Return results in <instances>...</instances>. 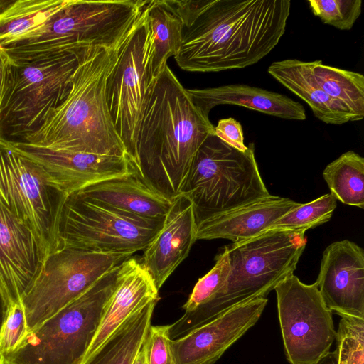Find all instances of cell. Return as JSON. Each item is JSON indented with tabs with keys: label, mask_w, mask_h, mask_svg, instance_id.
<instances>
[{
	"label": "cell",
	"mask_w": 364,
	"mask_h": 364,
	"mask_svg": "<svg viewBox=\"0 0 364 364\" xmlns=\"http://www.w3.org/2000/svg\"><path fill=\"white\" fill-rule=\"evenodd\" d=\"M182 21L174 56L190 72H219L257 63L278 44L289 0H169Z\"/></svg>",
	"instance_id": "obj_1"
},
{
	"label": "cell",
	"mask_w": 364,
	"mask_h": 364,
	"mask_svg": "<svg viewBox=\"0 0 364 364\" xmlns=\"http://www.w3.org/2000/svg\"><path fill=\"white\" fill-rule=\"evenodd\" d=\"M214 126L166 65L149 89L132 164L150 186L173 200Z\"/></svg>",
	"instance_id": "obj_2"
},
{
	"label": "cell",
	"mask_w": 364,
	"mask_h": 364,
	"mask_svg": "<svg viewBox=\"0 0 364 364\" xmlns=\"http://www.w3.org/2000/svg\"><path fill=\"white\" fill-rule=\"evenodd\" d=\"M118 49L82 48L68 95L43 125L22 141L55 150L127 156L105 92Z\"/></svg>",
	"instance_id": "obj_3"
},
{
	"label": "cell",
	"mask_w": 364,
	"mask_h": 364,
	"mask_svg": "<svg viewBox=\"0 0 364 364\" xmlns=\"http://www.w3.org/2000/svg\"><path fill=\"white\" fill-rule=\"evenodd\" d=\"M306 242L304 232L268 231L225 246L230 265L226 282L210 301L171 324V338L183 336L232 307L266 297L294 274Z\"/></svg>",
	"instance_id": "obj_4"
},
{
	"label": "cell",
	"mask_w": 364,
	"mask_h": 364,
	"mask_svg": "<svg viewBox=\"0 0 364 364\" xmlns=\"http://www.w3.org/2000/svg\"><path fill=\"white\" fill-rule=\"evenodd\" d=\"M181 193L192 202L197 224L271 195L259 171L254 144L242 151L215 133L197 151Z\"/></svg>",
	"instance_id": "obj_5"
},
{
	"label": "cell",
	"mask_w": 364,
	"mask_h": 364,
	"mask_svg": "<svg viewBox=\"0 0 364 364\" xmlns=\"http://www.w3.org/2000/svg\"><path fill=\"white\" fill-rule=\"evenodd\" d=\"M119 266L28 332L4 357V364H82L115 289Z\"/></svg>",
	"instance_id": "obj_6"
},
{
	"label": "cell",
	"mask_w": 364,
	"mask_h": 364,
	"mask_svg": "<svg viewBox=\"0 0 364 364\" xmlns=\"http://www.w3.org/2000/svg\"><path fill=\"white\" fill-rule=\"evenodd\" d=\"M82 48L23 64L9 63L1 136L4 134L23 141L43 125L68 95Z\"/></svg>",
	"instance_id": "obj_7"
},
{
	"label": "cell",
	"mask_w": 364,
	"mask_h": 364,
	"mask_svg": "<svg viewBox=\"0 0 364 364\" xmlns=\"http://www.w3.org/2000/svg\"><path fill=\"white\" fill-rule=\"evenodd\" d=\"M162 223L127 215L74 193L65 197L60 206L56 250L70 248L132 255L145 249Z\"/></svg>",
	"instance_id": "obj_8"
},
{
	"label": "cell",
	"mask_w": 364,
	"mask_h": 364,
	"mask_svg": "<svg viewBox=\"0 0 364 364\" xmlns=\"http://www.w3.org/2000/svg\"><path fill=\"white\" fill-rule=\"evenodd\" d=\"M75 249H59L44 260L21 296L28 332L79 297L115 267L130 257Z\"/></svg>",
	"instance_id": "obj_9"
},
{
	"label": "cell",
	"mask_w": 364,
	"mask_h": 364,
	"mask_svg": "<svg viewBox=\"0 0 364 364\" xmlns=\"http://www.w3.org/2000/svg\"><path fill=\"white\" fill-rule=\"evenodd\" d=\"M65 198L49 185L38 164L0 137V199L33 232L44 260L57 248V221Z\"/></svg>",
	"instance_id": "obj_10"
},
{
	"label": "cell",
	"mask_w": 364,
	"mask_h": 364,
	"mask_svg": "<svg viewBox=\"0 0 364 364\" xmlns=\"http://www.w3.org/2000/svg\"><path fill=\"white\" fill-rule=\"evenodd\" d=\"M151 35L144 10L117 50L106 81V98L114 128L129 161L134 158L139 126L154 80Z\"/></svg>",
	"instance_id": "obj_11"
},
{
	"label": "cell",
	"mask_w": 364,
	"mask_h": 364,
	"mask_svg": "<svg viewBox=\"0 0 364 364\" xmlns=\"http://www.w3.org/2000/svg\"><path fill=\"white\" fill-rule=\"evenodd\" d=\"M274 290L287 359L291 364H315L336 340L333 312L315 283L306 284L294 274Z\"/></svg>",
	"instance_id": "obj_12"
},
{
	"label": "cell",
	"mask_w": 364,
	"mask_h": 364,
	"mask_svg": "<svg viewBox=\"0 0 364 364\" xmlns=\"http://www.w3.org/2000/svg\"><path fill=\"white\" fill-rule=\"evenodd\" d=\"M11 142L17 151L44 170L49 185L65 197L98 182L136 171L127 156L55 150L24 141Z\"/></svg>",
	"instance_id": "obj_13"
},
{
	"label": "cell",
	"mask_w": 364,
	"mask_h": 364,
	"mask_svg": "<svg viewBox=\"0 0 364 364\" xmlns=\"http://www.w3.org/2000/svg\"><path fill=\"white\" fill-rule=\"evenodd\" d=\"M267 301L259 297L239 304L171 339L175 364H214L257 322Z\"/></svg>",
	"instance_id": "obj_14"
},
{
	"label": "cell",
	"mask_w": 364,
	"mask_h": 364,
	"mask_svg": "<svg viewBox=\"0 0 364 364\" xmlns=\"http://www.w3.org/2000/svg\"><path fill=\"white\" fill-rule=\"evenodd\" d=\"M315 284L332 312L364 318V251L357 244L344 240L328 245Z\"/></svg>",
	"instance_id": "obj_15"
},
{
	"label": "cell",
	"mask_w": 364,
	"mask_h": 364,
	"mask_svg": "<svg viewBox=\"0 0 364 364\" xmlns=\"http://www.w3.org/2000/svg\"><path fill=\"white\" fill-rule=\"evenodd\" d=\"M43 261L33 232L0 199V294L8 308L21 301Z\"/></svg>",
	"instance_id": "obj_16"
},
{
	"label": "cell",
	"mask_w": 364,
	"mask_h": 364,
	"mask_svg": "<svg viewBox=\"0 0 364 364\" xmlns=\"http://www.w3.org/2000/svg\"><path fill=\"white\" fill-rule=\"evenodd\" d=\"M196 231L193 203L181 193L173 199L160 230L145 247L139 260L159 290L188 255L197 240Z\"/></svg>",
	"instance_id": "obj_17"
},
{
	"label": "cell",
	"mask_w": 364,
	"mask_h": 364,
	"mask_svg": "<svg viewBox=\"0 0 364 364\" xmlns=\"http://www.w3.org/2000/svg\"><path fill=\"white\" fill-rule=\"evenodd\" d=\"M159 300V289L139 260L129 257L119 266L117 284L98 328L83 358V364L132 314Z\"/></svg>",
	"instance_id": "obj_18"
},
{
	"label": "cell",
	"mask_w": 364,
	"mask_h": 364,
	"mask_svg": "<svg viewBox=\"0 0 364 364\" xmlns=\"http://www.w3.org/2000/svg\"><path fill=\"white\" fill-rule=\"evenodd\" d=\"M76 193L109 209L149 221L163 222L173 202L146 183L136 171Z\"/></svg>",
	"instance_id": "obj_19"
},
{
	"label": "cell",
	"mask_w": 364,
	"mask_h": 364,
	"mask_svg": "<svg viewBox=\"0 0 364 364\" xmlns=\"http://www.w3.org/2000/svg\"><path fill=\"white\" fill-rule=\"evenodd\" d=\"M301 203L270 195L247 205L200 221L196 239H228L237 242L252 237Z\"/></svg>",
	"instance_id": "obj_20"
},
{
	"label": "cell",
	"mask_w": 364,
	"mask_h": 364,
	"mask_svg": "<svg viewBox=\"0 0 364 364\" xmlns=\"http://www.w3.org/2000/svg\"><path fill=\"white\" fill-rule=\"evenodd\" d=\"M193 102L206 118L220 105H234L286 119L304 120V106L284 95L247 85L187 89Z\"/></svg>",
	"instance_id": "obj_21"
},
{
	"label": "cell",
	"mask_w": 364,
	"mask_h": 364,
	"mask_svg": "<svg viewBox=\"0 0 364 364\" xmlns=\"http://www.w3.org/2000/svg\"><path fill=\"white\" fill-rule=\"evenodd\" d=\"M268 73L309 105L321 122L341 125L354 122L348 109L328 96L315 80L309 62L287 59L273 62Z\"/></svg>",
	"instance_id": "obj_22"
},
{
	"label": "cell",
	"mask_w": 364,
	"mask_h": 364,
	"mask_svg": "<svg viewBox=\"0 0 364 364\" xmlns=\"http://www.w3.org/2000/svg\"><path fill=\"white\" fill-rule=\"evenodd\" d=\"M66 2L67 0L13 1L0 13V50L36 33Z\"/></svg>",
	"instance_id": "obj_23"
},
{
	"label": "cell",
	"mask_w": 364,
	"mask_h": 364,
	"mask_svg": "<svg viewBox=\"0 0 364 364\" xmlns=\"http://www.w3.org/2000/svg\"><path fill=\"white\" fill-rule=\"evenodd\" d=\"M152 301L129 317L83 364H132L151 326Z\"/></svg>",
	"instance_id": "obj_24"
},
{
	"label": "cell",
	"mask_w": 364,
	"mask_h": 364,
	"mask_svg": "<svg viewBox=\"0 0 364 364\" xmlns=\"http://www.w3.org/2000/svg\"><path fill=\"white\" fill-rule=\"evenodd\" d=\"M144 14L151 30V66L154 79L167 65L168 58L177 54L183 25L169 0L148 1Z\"/></svg>",
	"instance_id": "obj_25"
},
{
	"label": "cell",
	"mask_w": 364,
	"mask_h": 364,
	"mask_svg": "<svg viewBox=\"0 0 364 364\" xmlns=\"http://www.w3.org/2000/svg\"><path fill=\"white\" fill-rule=\"evenodd\" d=\"M312 74L321 89L346 107L354 121L364 117V76L361 73L309 62Z\"/></svg>",
	"instance_id": "obj_26"
},
{
	"label": "cell",
	"mask_w": 364,
	"mask_h": 364,
	"mask_svg": "<svg viewBox=\"0 0 364 364\" xmlns=\"http://www.w3.org/2000/svg\"><path fill=\"white\" fill-rule=\"evenodd\" d=\"M331 193L341 203L364 208V158L348 151L323 171Z\"/></svg>",
	"instance_id": "obj_27"
},
{
	"label": "cell",
	"mask_w": 364,
	"mask_h": 364,
	"mask_svg": "<svg viewBox=\"0 0 364 364\" xmlns=\"http://www.w3.org/2000/svg\"><path fill=\"white\" fill-rule=\"evenodd\" d=\"M336 208V198L331 193L325 194L307 203H301L260 233L268 231L305 233L306 230L330 220Z\"/></svg>",
	"instance_id": "obj_28"
},
{
	"label": "cell",
	"mask_w": 364,
	"mask_h": 364,
	"mask_svg": "<svg viewBox=\"0 0 364 364\" xmlns=\"http://www.w3.org/2000/svg\"><path fill=\"white\" fill-rule=\"evenodd\" d=\"M336 341V348L315 364H364V318L341 317Z\"/></svg>",
	"instance_id": "obj_29"
},
{
	"label": "cell",
	"mask_w": 364,
	"mask_h": 364,
	"mask_svg": "<svg viewBox=\"0 0 364 364\" xmlns=\"http://www.w3.org/2000/svg\"><path fill=\"white\" fill-rule=\"evenodd\" d=\"M214 267L195 284L187 301L182 308L189 314L210 301L224 286L228 277L230 265L225 250L215 257Z\"/></svg>",
	"instance_id": "obj_30"
},
{
	"label": "cell",
	"mask_w": 364,
	"mask_h": 364,
	"mask_svg": "<svg viewBox=\"0 0 364 364\" xmlns=\"http://www.w3.org/2000/svg\"><path fill=\"white\" fill-rule=\"evenodd\" d=\"M313 14L323 23L350 30L361 14V0H310Z\"/></svg>",
	"instance_id": "obj_31"
},
{
	"label": "cell",
	"mask_w": 364,
	"mask_h": 364,
	"mask_svg": "<svg viewBox=\"0 0 364 364\" xmlns=\"http://www.w3.org/2000/svg\"><path fill=\"white\" fill-rule=\"evenodd\" d=\"M28 333L21 301L11 304L0 330V356L4 357L14 351Z\"/></svg>",
	"instance_id": "obj_32"
},
{
	"label": "cell",
	"mask_w": 364,
	"mask_h": 364,
	"mask_svg": "<svg viewBox=\"0 0 364 364\" xmlns=\"http://www.w3.org/2000/svg\"><path fill=\"white\" fill-rule=\"evenodd\" d=\"M171 325L151 326L142 347L146 364H175L171 348Z\"/></svg>",
	"instance_id": "obj_33"
},
{
	"label": "cell",
	"mask_w": 364,
	"mask_h": 364,
	"mask_svg": "<svg viewBox=\"0 0 364 364\" xmlns=\"http://www.w3.org/2000/svg\"><path fill=\"white\" fill-rule=\"evenodd\" d=\"M215 134L229 146L244 151L247 149L245 145L243 131L240 123L234 118L220 119L214 127Z\"/></svg>",
	"instance_id": "obj_34"
},
{
	"label": "cell",
	"mask_w": 364,
	"mask_h": 364,
	"mask_svg": "<svg viewBox=\"0 0 364 364\" xmlns=\"http://www.w3.org/2000/svg\"><path fill=\"white\" fill-rule=\"evenodd\" d=\"M8 66H9L8 61L4 58L3 54L1 53H0V137L1 136V109H2V104H3L5 90H6V86Z\"/></svg>",
	"instance_id": "obj_35"
},
{
	"label": "cell",
	"mask_w": 364,
	"mask_h": 364,
	"mask_svg": "<svg viewBox=\"0 0 364 364\" xmlns=\"http://www.w3.org/2000/svg\"><path fill=\"white\" fill-rule=\"evenodd\" d=\"M8 310L9 308L0 294V330L6 316Z\"/></svg>",
	"instance_id": "obj_36"
},
{
	"label": "cell",
	"mask_w": 364,
	"mask_h": 364,
	"mask_svg": "<svg viewBox=\"0 0 364 364\" xmlns=\"http://www.w3.org/2000/svg\"><path fill=\"white\" fill-rule=\"evenodd\" d=\"M132 364H146L145 353L142 346L136 355Z\"/></svg>",
	"instance_id": "obj_37"
},
{
	"label": "cell",
	"mask_w": 364,
	"mask_h": 364,
	"mask_svg": "<svg viewBox=\"0 0 364 364\" xmlns=\"http://www.w3.org/2000/svg\"><path fill=\"white\" fill-rule=\"evenodd\" d=\"M0 364H4V357L0 356Z\"/></svg>",
	"instance_id": "obj_38"
}]
</instances>
